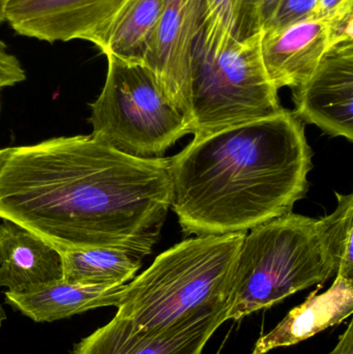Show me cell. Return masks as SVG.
<instances>
[{
  "mask_svg": "<svg viewBox=\"0 0 353 354\" xmlns=\"http://www.w3.org/2000/svg\"><path fill=\"white\" fill-rule=\"evenodd\" d=\"M169 158H137L88 136L0 149V218L58 252L106 247L143 259L171 208Z\"/></svg>",
  "mask_w": 353,
  "mask_h": 354,
  "instance_id": "obj_1",
  "label": "cell"
},
{
  "mask_svg": "<svg viewBox=\"0 0 353 354\" xmlns=\"http://www.w3.org/2000/svg\"><path fill=\"white\" fill-rule=\"evenodd\" d=\"M312 157L304 124L286 109L194 136L169 158L182 233L248 232L289 214L308 192Z\"/></svg>",
  "mask_w": 353,
  "mask_h": 354,
  "instance_id": "obj_2",
  "label": "cell"
},
{
  "mask_svg": "<svg viewBox=\"0 0 353 354\" xmlns=\"http://www.w3.org/2000/svg\"><path fill=\"white\" fill-rule=\"evenodd\" d=\"M246 233L200 235L160 254L124 285L116 317L160 332L226 309Z\"/></svg>",
  "mask_w": 353,
  "mask_h": 354,
  "instance_id": "obj_3",
  "label": "cell"
},
{
  "mask_svg": "<svg viewBox=\"0 0 353 354\" xmlns=\"http://www.w3.org/2000/svg\"><path fill=\"white\" fill-rule=\"evenodd\" d=\"M246 233L227 301V320H240L336 274L321 218L289 214Z\"/></svg>",
  "mask_w": 353,
  "mask_h": 354,
  "instance_id": "obj_4",
  "label": "cell"
},
{
  "mask_svg": "<svg viewBox=\"0 0 353 354\" xmlns=\"http://www.w3.org/2000/svg\"><path fill=\"white\" fill-rule=\"evenodd\" d=\"M105 84L90 104L91 136L137 158H162L190 120L140 59L106 55Z\"/></svg>",
  "mask_w": 353,
  "mask_h": 354,
  "instance_id": "obj_5",
  "label": "cell"
},
{
  "mask_svg": "<svg viewBox=\"0 0 353 354\" xmlns=\"http://www.w3.org/2000/svg\"><path fill=\"white\" fill-rule=\"evenodd\" d=\"M263 31L218 57L192 62L188 115L194 136L276 115L284 109L267 76Z\"/></svg>",
  "mask_w": 353,
  "mask_h": 354,
  "instance_id": "obj_6",
  "label": "cell"
},
{
  "mask_svg": "<svg viewBox=\"0 0 353 354\" xmlns=\"http://www.w3.org/2000/svg\"><path fill=\"white\" fill-rule=\"evenodd\" d=\"M128 0H10L6 22L47 43L82 39L97 46Z\"/></svg>",
  "mask_w": 353,
  "mask_h": 354,
  "instance_id": "obj_7",
  "label": "cell"
},
{
  "mask_svg": "<svg viewBox=\"0 0 353 354\" xmlns=\"http://www.w3.org/2000/svg\"><path fill=\"white\" fill-rule=\"evenodd\" d=\"M292 93V113L300 122L352 142L353 41L333 46L310 78Z\"/></svg>",
  "mask_w": 353,
  "mask_h": 354,
  "instance_id": "obj_8",
  "label": "cell"
},
{
  "mask_svg": "<svg viewBox=\"0 0 353 354\" xmlns=\"http://www.w3.org/2000/svg\"><path fill=\"white\" fill-rule=\"evenodd\" d=\"M201 4L202 0H166L141 59L188 118L193 51Z\"/></svg>",
  "mask_w": 353,
  "mask_h": 354,
  "instance_id": "obj_9",
  "label": "cell"
},
{
  "mask_svg": "<svg viewBox=\"0 0 353 354\" xmlns=\"http://www.w3.org/2000/svg\"><path fill=\"white\" fill-rule=\"evenodd\" d=\"M226 322L227 308L160 332L135 328L128 320L114 316L77 343L70 354H201Z\"/></svg>",
  "mask_w": 353,
  "mask_h": 354,
  "instance_id": "obj_10",
  "label": "cell"
},
{
  "mask_svg": "<svg viewBox=\"0 0 353 354\" xmlns=\"http://www.w3.org/2000/svg\"><path fill=\"white\" fill-rule=\"evenodd\" d=\"M333 47L330 21L309 18L263 31L261 52L267 76L279 91L304 84Z\"/></svg>",
  "mask_w": 353,
  "mask_h": 354,
  "instance_id": "obj_11",
  "label": "cell"
},
{
  "mask_svg": "<svg viewBox=\"0 0 353 354\" xmlns=\"http://www.w3.org/2000/svg\"><path fill=\"white\" fill-rule=\"evenodd\" d=\"M64 278L61 254L47 241L6 218L0 222V287L27 293Z\"/></svg>",
  "mask_w": 353,
  "mask_h": 354,
  "instance_id": "obj_12",
  "label": "cell"
},
{
  "mask_svg": "<svg viewBox=\"0 0 353 354\" xmlns=\"http://www.w3.org/2000/svg\"><path fill=\"white\" fill-rule=\"evenodd\" d=\"M317 291L294 308L271 332L261 336L252 354H265L298 344L352 316L353 280L337 276L329 290L321 295Z\"/></svg>",
  "mask_w": 353,
  "mask_h": 354,
  "instance_id": "obj_13",
  "label": "cell"
},
{
  "mask_svg": "<svg viewBox=\"0 0 353 354\" xmlns=\"http://www.w3.org/2000/svg\"><path fill=\"white\" fill-rule=\"evenodd\" d=\"M122 286H82L64 280L27 293L6 291V304L35 322H54L89 310L116 307Z\"/></svg>",
  "mask_w": 353,
  "mask_h": 354,
  "instance_id": "obj_14",
  "label": "cell"
},
{
  "mask_svg": "<svg viewBox=\"0 0 353 354\" xmlns=\"http://www.w3.org/2000/svg\"><path fill=\"white\" fill-rule=\"evenodd\" d=\"M260 0H202L193 62L218 57L232 44L261 32Z\"/></svg>",
  "mask_w": 353,
  "mask_h": 354,
  "instance_id": "obj_15",
  "label": "cell"
},
{
  "mask_svg": "<svg viewBox=\"0 0 353 354\" xmlns=\"http://www.w3.org/2000/svg\"><path fill=\"white\" fill-rule=\"evenodd\" d=\"M61 254L62 280L82 286L120 287L136 277L141 260L114 248L68 250Z\"/></svg>",
  "mask_w": 353,
  "mask_h": 354,
  "instance_id": "obj_16",
  "label": "cell"
},
{
  "mask_svg": "<svg viewBox=\"0 0 353 354\" xmlns=\"http://www.w3.org/2000/svg\"><path fill=\"white\" fill-rule=\"evenodd\" d=\"M166 0H128L95 47L104 55L142 59Z\"/></svg>",
  "mask_w": 353,
  "mask_h": 354,
  "instance_id": "obj_17",
  "label": "cell"
},
{
  "mask_svg": "<svg viewBox=\"0 0 353 354\" xmlns=\"http://www.w3.org/2000/svg\"><path fill=\"white\" fill-rule=\"evenodd\" d=\"M335 212L321 218L327 247L335 261L336 274L353 280V195L336 194Z\"/></svg>",
  "mask_w": 353,
  "mask_h": 354,
  "instance_id": "obj_18",
  "label": "cell"
},
{
  "mask_svg": "<svg viewBox=\"0 0 353 354\" xmlns=\"http://www.w3.org/2000/svg\"><path fill=\"white\" fill-rule=\"evenodd\" d=\"M316 3L317 0H283L273 21L265 30L312 18Z\"/></svg>",
  "mask_w": 353,
  "mask_h": 354,
  "instance_id": "obj_19",
  "label": "cell"
},
{
  "mask_svg": "<svg viewBox=\"0 0 353 354\" xmlns=\"http://www.w3.org/2000/svg\"><path fill=\"white\" fill-rule=\"evenodd\" d=\"M26 79V73L16 56L8 52L3 41H0V83L4 87L14 86Z\"/></svg>",
  "mask_w": 353,
  "mask_h": 354,
  "instance_id": "obj_20",
  "label": "cell"
},
{
  "mask_svg": "<svg viewBox=\"0 0 353 354\" xmlns=\"http://www.w3.org/2000/svg\"><path fill=\"white\" fill-rule=\"evenodd\" d=\"M353 0H317L312 18L321 20H341L352 16Z\"/></svg>",
  "mask_w": 353,
  "mask_h": 354,
  "instance_id": "obj_21",
  "label": "cell"
},
{
  "mask_svg": "<svg viewBox=\"0 0 353 354\" xmlns=\"http://www.w3.org/2000/svg\"><path fill=\"white\" fill-rule=\"evenodd\" d=\"M283 0H260L259 1V19L263 31L269 26L277 14Z\"/></svg>",
  "mask_w": 353,
  "mask_h": 354,
  "instance_id": "obj_22",
  "label": "cell"
},
{
  "mask_svg": "<svg viewBox=\"0 0 353 354\" xmlns=\"http://www.w3.org/2000/svg\"><path fill=\"white\" fill-rule=\"evenodd\" d=\"M330 354H353V324L350 322L345 333L340 336L335 348Z\"/></svg>",
  "mask_w": 353,
  "mask_h": 354,
  "instance_id": "obj_23",
  "label": "cell"
},
{
  "mask_svg": "<svg viewBox=\"0 0 353 354\" xmlns=\"http://www.w3.org/2000/svg\"><path fill=\"white\" fill-rule=\"evenodd\" d=\"M10 0H0V24L6 22V8Z\"/></svg>",
  "mask_w": 353,
  "mask_h": 354,
  "instance_id": "obj_24",
  "label": "cell"
},
{
  "mask_svg": "<svg viewBox=\"0 0 353 354\" xmlns=\"http://www.w3.org/2000/svg\"><path fill=\"white\" fill-rule=\"evenodd\" d=\"M6 319V312H4L3 308H2L1 305H0V328H1L2 324H3V322Z\"/></svg>",
  "mask_w": 353,
  "mask_h": 354,
  "instance_id": "obj_25",
  "label": "cell"
},
{
  "mask_svg": "<svg viewBox=\"0 0 353 354\" xmlns=\"http://www.w3.org/2000/svg\"><path fill=\"white\" fill-rule=\"evenodd\" d=\"M2 88H4V86L0 83V91H1ZM0 111H1V105H0Z\"/></svg>",
  "mask_w": 353,
  "mask_h": 354,
  "instance_id": "obj_26",
  "label": "cell"
}]
</instances>
